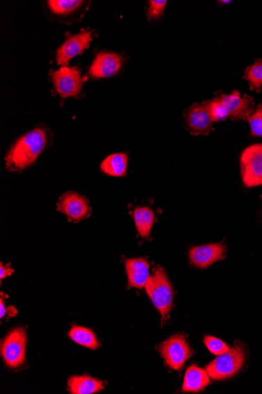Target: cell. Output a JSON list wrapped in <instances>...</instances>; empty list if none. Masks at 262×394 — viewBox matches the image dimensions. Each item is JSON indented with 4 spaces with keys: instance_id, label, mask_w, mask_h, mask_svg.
I'll list each match as a JSON object with an SVG mask.
<instances>
[{
    "instance_id": "1",
    "label": "cell",
    "mask_w": 262,
    "mask_h": 394,
    "mask_svg": "<svg viewBox=\"0 0 262 394\" xmlns=\"http://www.w3.org/2000/svg\"><path fill=\"white\" fill-rule=\"evenodd\" d=\"M49 144L46 128H36L18 138L6 156V168L22 172L32 166Z\"/></svg>"
},
{
    "instance_id": "2",
    "label": "cell",
    "mask_w": 262,
    "mask_h": 394,
    "mask_svg": "<svg viewBox=\"0 0 262 394\" xmlns=\"http://www.w3.org/2000/svg\"><path fill=\"white\" fill-rule=\"evenodd\" d=\"M145 287L155 307L165 317L171 310L173 289L164 270L160 267L155 268L154 274L149 276Z\"/></svg>"
},
{
    "instance_id": "3",
    "label": "cell",
    "mask_w": 262,
    "mask_h": 394,
    "mask_svg": "<svg viewBox=\"0 0 262 394\" xmlns=\"http://www.w3.org/2000/svg\"><path fill=\"white\" fill-rule=\"evenodd\" d=\"M245 361V350L240 344L230 349L210 362L206 367L209 377L214 380L221 381L231 377L239 372Z\"/></svg>"
},
{
    "instance_id": "4",
    "label": "cell",
    "mask_w": 262,
    "mask_h": 394,
    "mask_svg": "<svg viewBox=\"0 0 262 394\" xmlns=\"http://www.w3.org/2000/svg\"><path fill=\"white\" fill-rule=\"evenodd\" d=\"M240 172L246 188L262 185V144L249 146L242 152Z\"/></svg>"
},
{
    "instance_id": "5",
    "label": "cell",
    "mask_w": 262,
    "mask_h": 394,
    "mask_svg": "<svg viewBox=\"0 0 262 394\" xmlns=\"http://www.w3.org/2000/svg\"><path fill=\"white\" fill-rule=\"evenodd\" d=\"M51 76L56 91L62 98H76L80 95L84 79L78 66H62L52 71Z\"/></svg>"
},
{
    "instance_id": "6",
    "label": "cell",
    "mask_w": 262,
    "mask_h": 394,
    "mask_svg": "<svg viewBox=\"0 0 262 394\" xmlns=\"http://www.w3.org/2000/svg\"><path fill=\"white\" fill-rule=\"evenodd\" d=\"M185 124L192 135H208L215 131L214 121L209 112V100L195 103L185 109Z\"/></svg>"
},
{
    "instance_id": "7",
    "label": "cell",
    "mask_w": 262,
    "mask_h": 394,
    "mask_svg": "<svg viewBox=\"0 0 262 394\" xmlns=\"http://www.w3.org/2000/svg\"><path fill=\"white\" fill-rule=\"evenodd\" d=\"M26 332L22 328L10 331L2 343L1 354L7 366L20 367L26 359Z\"/></svg>"
},
{
    "instance_id": "8",
    "label": "cell",
    "mask_w": 262,
    "mask_h": 394,
    "mask_svg": "<svg viewBox=\"0 0 262 394\" xmlns=\"http://www.w3.org/2000/svg\"><path fill=\"white\" fill-rule=\"evenodd\" d=\"M160 350L166 364L174 370H180L192 356V351L183 335L168 338L161 344Z\"/></svg>"
},
{
    "instance_id": "9",
    "label": "cell",
    "mask_w": 262,
    "mask_h": 394,
    "mask_svg": "<svg viewBox=\"0 0 262 394\" xmlns=\"http://www.w3.org/2000/svg\"><path fill=\"white\" fill-rule=\"evenodd\" d=\"M92 41V31H83L75 35H66V41L56 52V61L59 66H67L72 59L82 54Z\"/></svg>"
},
{
    "instance_id": "10",
    "label": "cell",
    "mask_w": 262,
    "mask_h": 394,
    "mask_svg": "<svg viewBox=\"0 0 262 394\" xmlns=\"http://www.w3.org/2000/svg\"><path fill=\"white\" fill-rule=\"evenodd\" d=\"M125 61L126 59L120 54L110 52H99L90 67L89 75L95 79L114 77L121 70Z\"/></svg>"
},
{
    "instance_id": "11",
    "label": "cell",
    "mask_w": 262,
    "mask_h": 394,
    "mask_svg": "<svg viewBox=\"0 0 262 394\" xmlns=\"http://www.w3.org/2000/svg\"><path fill=\"white\" fill-rule=\"evenodd\" d=\"M215 96L219 98L226 107L231 119L245 120L254 112L255 103L253 98L246 94L242 96L239 91L235 90L229 95L217 91Z\"/></svg>"
},
{
    "instance_id": "12",
    "label": "cell",
    "mask_w": 262,
    "mask_h": 394,
    "mask_svg": "<svg viewBox=\"0 0 262 394\" xmlns=\"http://www.w3.org/2000/svg\"><path fill=\"white\" fill-rule=\"evenodd\" d=\"M57 209L66 215L70 220L76 223L88 217L91 212L88 200L82 195L71 192L61 197Z\"/></svg>"
},
{
    "instance_id": "13",
    "label": "cell",
    "mask_w": 262,
    "mask_h": 394,
    "mask_svg": "<svg viewBox=\"0 0 262 394\" xmlns=\"http://www.w3.org/2000/svg\"><path fill=\"white\" fill-rule=\"evenodd\" d=\"M226 250L223 243L195 246L190 250V262L195 267L206 268L226 257Z\"/></svg>"
},
{
    "instance_id": "14",
    "label": "cell",
    "mask_w": 262,
    "mask_h": 394,
    "mask_svg": "<svg viewBox=\"0 0 262 394\" xmlns=\"http://www.w3.org/2000/svg\"><path fill=\"white\" fill-rule=\"evenodd\" d=\"M129 286L143 288L149 278V264L144 258H134L125 261Z\"/></svg>"
},
{
    "instance_id": "15",
    "label": "cell",
    "mask_w": 262,
    "mask_h": 394,
    "mask_svg": "<svg viewBox=\"0 0 262 394\" xmlns=\"http://www.w3.org/2000/svg\"><path fill=\"white\" fill-rule=\"evenodd\" d=\"M207 370L192 365L186 371L183 391L196 393L203 391L210 384Z\"/></svg>"
},
{
    "instance_id": "16",
    "label": "cell",
    "mask_w": 262,
    "mask_h": 394,
    "mask_svg": "<svg viewBox=\"0 0 262 394\" xmlns=\"http://www.w3.org/2000/svg\"><path fill=\"white\" fill-rule=\"evenodd\" d=\"M68 391L73 394H91L104 390L105 384L87 375H82L68 379Z\"/></svg>"
},
{
    "instance_id": "17",
    "label": "cell",
    "mask_w": 262,
    "mask_h": 394,
    "mask_svg": "<svg viewBox=\"0 0 262 394\" xmlns=\"http://www.w3.org/2000/svg\"><path fill=\"white\" fill-rule=\"evenodd\" d=\"M128 158L123 153H116L106 158L101 164V170L104 174L114 177L126 175Z\"/></svg>"
},
{
    "instance_id": "18",
    "label": "cell",
    "mask_w": 262,
    "mask_h": 394,
    "mask_svg": "<svg viewBox=\"0 0 262 394\" xmlns=\"http://www.w3.org/2000/svg\"><path fill=\"white\" fill-rule=\"evenodd\" d=\"M86 1H79V0H51L47 2L49 12L55 16L66 18L78 12L84 8Z\"/></svg>"
},
{
    "instance_id": "19",
    "label": "cell",
    "mask_w": 262,
    "mask_h": 394,
    "mask_svg": "<svg viewBox=\"0 0 262 394\" xmlns=\"http://www.w3.org/2000/svg\"><path fill=\"white\" fill-rule=\"evenodd\" d=\"M135 226L142 238L151 236L153 225L155 222V213L148 207H138L133 213Z\"/></svg>"
},
{
    "instance_id": "20",
    "label": "cell",
    "mask_w": 262,
    "mask_h": 394,
    "mask_svg": "<svg viewBox=\"0 0 262 394\" xmlns=\"http://www.w3.org/2000/svg\"><path fill=\"white\" fill-rule=\"evenodd\" d=\"M72 340L81 346L96 349L100 347V344L95 334L89 329L73 326L68 333Z\"/></svg>"
},
{
    "instance_id": "21",
    "label": "cell",
    "mask_w": 262,
    "mask_h": 394,
    "mask_svg": "<svg viewBox=\"0 0 262 394\" xmlns=\"http://www.w3.org/2000/svg\"><path fill=\"white\" fill-rule=\"evenodd\" d=\"M243 78L248 82L249 89L260 93L262 89V59H256L252 66H248Z\"/></svg>"
},
{
    "instance_id": "22",
    "label": "cell",
    "mask_w": 262,
    "mask_h": 394,
    "mask_svg": "<svg viewBox=\"0 0 262 394\" xmlns=\"http://www.w3.org/2000/svg\"><path fill=\"white\" fill-rule=\"evenodd\" d=\"M209 112L214 122H219L229 118L226 107L216 96L213 100H209Z\"/></svg>"
},
{
    "instance_id": "23",
    "label": "cell",
    "mask_w": 262,
    "mask_h": 394,
    "mask_svg": "<svg viewBox=\"0 0 262 394\" xmlns=\"http://www.w3.org/2000/svg\"><path fill=\"white\" fill-rule=\"evenodd\" d=\"M252 137L262 138V104L255 108L252 114L247 119Z\"/></svg>"
},
{
    "instance_id": "24",
    "label": "cell",
    "mask_w": 262,
    "mask_h": 394,
    "mask_svg": "<svg viewBox=\"0 0 262 394\" xmlns=\"http://www.w3.org/2000/svg\"><path fill=\"white\" fill-rule=\"evenodd\" d=\"M204 344L210 353L217 356L226 353L230 349L226 342L213 336H206L204 338Z\"/></svg>"
},
{
    "instance_id": "25",
    "label": "cell",
    "mask_w": 262,
    "mask_h": 394,
    "mask_svg": "<svg viewBox=\"0 0 262 394\" xmlns=\"http://www.w3.org/2000/svg\"><path fill=\"white\" fill-rule=\"evenodd\" d=\"M167 3L166 0H151L147 10L148 20H157L163 16Z\"/></svg>"
},
{
    "instance_id": "26",
    "label": "cell",
    "mask_w": 262,
    "mask_h": 394,
    "mask_svg": "<svg viewBox=\"0 0 262 394\" xmlns=\"http://www.w3.org/2000/svg\"><path fill=\"white\" fill-rule=\"evenodd\" d=\"M13 273V269H11L9 267H3V264H1V267H0V279L3 280Z\"/></svg>"
},
{
    "instance_id": "27",
    "label": "cell",
    "mask_w": 262,
    "mask_h": 394,
    "mask_svg": "<svg viewBox=\"0 0 262 394\" xmlns=\"http://www.w3.org/2000/svg\"><path fill=\"white\" fill-rule=\"evenodd\" d=\"M0 310H1V313H0V317H1V318H3L4 317L6 312H7V311H6V309H4V304H3V298H1V301H0Z\"/></svg>"
},
{
    "instance_id": "28",
    "label": "cell",
    "mask_w": 262,
    "mask_h": 394,
    "mask_svg": "<svg viewBox=\"0 0 262 394\" xmlns=\"http://www.w3.org/2000/svg\"><path fill=\"white\" fill-rule=\"evenodd\" d=\"M217 3H231V1H219V2H217Z\"/></svg>"
}]
</instances>
